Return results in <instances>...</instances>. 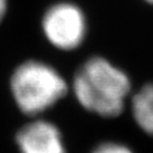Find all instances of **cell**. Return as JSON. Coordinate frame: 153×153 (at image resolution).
<instances>
[{
	"mask_svg": "<svg viewBox=\"0 0 153 153\" xmlns=\"http://www.w3.org/2000/svg\"><path fill=\"white\" fill-rule=\"evenodd\" d=\"M77 101L101 117H117L130 94L128 75L102 57H92L76 72L72 82Z\"/></svg>",
	"mask_w": 153,
	"mask_h": 153,
	"instance_id": "obj_1",
	"label": "cell"
},
{
	"mask_svg": "<svg viewBox=\"0 0 153 153\" xmlns=\"http://www.w3.org/2000/svg\"><path fill=\"white\" fill-rule=\"evenodd\" d=\"M42 30L54 47L71 51L83 42L87 22L80 7L70 3H59L51 6L44 15Z\"/></svg>",
	"mask_w": 153,
	"mask_h": 153,
	"instance_id": "obj_3",
	"label": "cell"
},
{
	"mask_svg": "<svg viewBox=\"0 0 153 153\" xmlns=\"http://www.w3.org/2000/svg\"><path fill=\"white\" fill-rule=\"evenodd\" d=\"M11 92L23 113L36 116L64 98L68 85L51 65L39 60H28L13 71Z\"/></svg>",
	"mask_w": 153,
	"mask_h": 153,
	"instance_id": "obj_2",
	"label": "cell"
},
{
	"mask_svg": "<svg viewBox=\"0 0 153 153\" xmlns=\"http://www.w3.org/2000/svg\"><path fill=\"white\" fill-rule=\"evenodd\" d=\"M7 11V0H0V23L4 19Z\"/></svg>",
	"mask_w": 153,
	"mask_h": 153,
	"instance_id": "obj_7",
	"label": "cell"
},
{
	"mask_svg": "<svg viewBox=\"0 0 153 153\" xmlns=\"http://www.w3.org/2000/svg\"><path fill=\"white\" fill-rule=\"evenodd\" d=\"M145 1H146L147 4H149L151 6H153V0H145Z\"/></svg>",
	"mask_w": 153,
	"mask_h": 153,
	"instance_id": "obj_8",
	"label": "cell"
},
{
	"mask_svg": "<svg viewBox=\"0 0 153 153\" xmlns=\"http://www.w3.org/2000/svg\"><path fill=\"white\" fill-rule=\"evenodd\" d=\"M131 113L136 124L153 136V83L145 85L133 97Z\"/></svg>",
	"mask_w": 153,
	"mask_h": 153,
	"instance_id": "obj_5",
	"label": "cell"
},
{
	"mask_svg": "<svg viewBox=\"0 0 153 153\" xmlns=\"http://www.w3.org/2000/svg\"><path fill=\"white\" fill-rule=\"evenodd\" d=\"M92 153H134L128 146L118 142H104L95 147Z\"/></svg>",
	"mask_w": 153,
	"mask_h": 153,
	"instance_id": "obj_6",
	"label": "cell"
},
{
	"mask_svg": "<svg viewBox=\"0 0 153 153\" xmlns=\"http://www.w3.org/2000/svg\"><path fill=\"white\" fill-rule=\"evenodd\" d=\"M21 153H65L62 134L51 122L37 120L25 124L16 136Z\"/></svg>",
	"mask_w": 153,
	"mask_h": 153,
	"instance_id": "obj_4",
	"label": "cell"
}]
</instances>
